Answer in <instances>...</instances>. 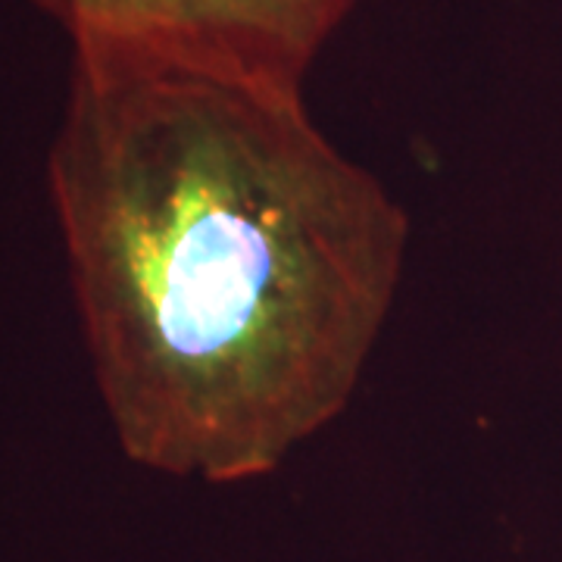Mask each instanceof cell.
<instances>
[{
    "mask_svg": "<svg viewBox=\"0 0 562 562\" xmlns=\"http://www.w3.org/2000/svg\"><path fill=\"white\" fill-rule=\"evenodd\" d=\"M50 194L132 460L241 482L341 416L409 222L316 128L301 88L81 44Z\"/></svg>",
    "mask_w": 562,
    "mask_h": 562,
    "instance_id": "6da1fadb",
    "label": "cell"
},
{
    "mask_svg": "<svg viewBox=\"0 0 562 562\" xmlns=\"http://www.w3.org/2000/svg\"><path fill=\"white\" fill-rule=\"evenodd\" d=\"M72 44L125 47L303 88L360 0H32Z\"/></svg>",
    "mask_w": 562,
    "mask_h": 562,
    "instance_id": "7a4b0ae2",
    "label": "cell"
}]
</instances>
